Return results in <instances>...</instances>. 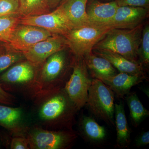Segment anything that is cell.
Segmentation results:
<instances>
[{"label":"cell","mask_w":149,"mask_h":149,"mask_svg":"<svg viewBox=\"0 0 149 149\" xmlns=\"http://www.w3.org/2000/svg\"><path fill=\"white\" fill-rule=\"evenodd\" d=\"M38 117L56 129L72 130L79 110L70 99L64 87L36 94Z\"/></svg>","instance_id":"1"},{"label":"cell","mask_w":149,"mask_h":149,"mask_svg":"<svg viewBox=\"0 0 149 149\" xmlns=\"http://www.w3.org/2000/svg\"><path fill=\"white\" fill-rule=\"evenodd\" d=\"M143 25L130 29H112L93 49L108 50L119 54L130 61L141 63L139 60Z\"/></svg>","instance_id":"2"},{"label":"cell","mask_w":149,"mask_h":149,"mask_svg":"<svg viewBox=\"0 0 149 149\" xmlns=\"http://www.w3.org/2000/svg\"><path fill=\"white\" fill-rule=\"evenodd\" d=\"M64 51L54 54L42 64V68L36 81L35 95L64 87L67 82L65 75L68 62Z\"/></svg>","instance_id":"3"},{"label":"cell","mask_w":149,"mask_h":149,"mask_svg":"<svg viewBox=\"0 0 149 149\" xmlns=\"http://www.w3.org/2000/svg\"><path fill=\"white\" fill-rule=\"evenodd\" d=\"M114 102L113 91L101 80L92 78L86 104L96 117L113 126H115Z\"/></svg>","instance_id":"4"},{"label":"cell","mask_w":149,"mask_h":149,"mask_svg":"<svg viewBox=\"0 0 149 149\" xmlns=\"http://www.w3.org/2000/svg\"><path fill=\"white\" fill-rule=\"evenodd\" d=\"M107 25L90 24L73 28L63 37L75 57H83L92 52L94 47L110 30Z\"/></svg>","instance_id":"5"},{"label":"cell","mask_w":149,"mask_h":149,"mask_svg":"<svg viewBox=\"0 0 149 149\" xmlns=\"http://www.w3.org/2000/svg\"><path fill=\"white\" fill-rule=\"evenodd\" d=\"M72 71L64 88L74 105L80 110L86 105L92 78L83 57H75Z\"/></svg>","instance_id":"6"},{"label":"cell","mask_w":149,"mask_h":149,"mask_svg":"<svg viewBox=\"0 0 149 149\" xmlns=\"http://www.w3.org/2000/svg\"><path fill=\"white\" fill-rule=\"evenodd\" d=\"M77 138L72 130H49L39 128L28 131L30 149H65L71 146Z\"/></svg>","instance_id":"7"},{"label":"cell","mask_w":149,"mask_h":149,"mask_svg":"<svg viewBox=\"0 0 149 149\" xmlns=\"http://www.w3.org/2000/svg\"><path fill=\"white\" fill-rule=\"evenodd\" d=\"M19 24L44 28L54 35L64 36L73 29L72 25L59 8L40 15L20 17Z\"/></svg>","instance_id":"8"},{"label":"cell","mask_w":149,"mask_h":149,"mask_svg":"<svg viewBox=\"0 0 149 149\" xmlns=\"http://www.w3.org/2000/svg\"><path fill=\"white\" fill-rule=\"evenodd\" d=\"M67 45L63 36L55 35L22 52L24 58L35 66L41 65L51 55L64 50Z\"/></svg>","instance_id":"9"},{"label":"cell","mask_w":149,"mask_h":149,"mask_svg":"<svg viewBox=\"0 0 149 149\" xmlns=\"http://www.w3.org/2000/svg\"><path fill=\"white\" fill-rule=\"evenodd\" d=\"M54 35L41 27L19 24L15 29L8 45L13 49L22 52Z\"/></svg>","instance_id":"10"},{"label":"cell","mask_w":149,"mask_h":149,"mask_svg":"<svg viewBox=\"0 0 149 149\" xmlns=\"http://www.w3.org/2000/svg\"><path fill=\"white\" fill-rule=\"evenodd\" d=\"M29 62H21L14 65L0 76V82L6 85L30 87L35 91L37 77L35 67Z\"/></svg>","instance_id":"11"},{"label":"cell","mask_w":149,"mask_h":149,"mask_svg":"<svg viewBox=\"0 0 149 149\" xmlns=\"http://www.w3.org/2000/svg\"><path fill=\"white\" fill-rule=\"evenodd\" d=\"M148 13V8H145L118 6L114 17L107 25L113 29H133L141 24Z\"/></svg>","instance_id":"12"},{"label":"cell","mask_w":149,"mask_h":149,"mask_svg":"<svg viewBox=\"0 0 149 149\" xmlns=\"http://www.w3.org/2000/svg\"><path fill=\"white\" fill-rule=\"evenodd\" d=\"M92 52L106 59L120 72L139 75L147 79L142 63L130 61L119 54L108 50L93 49Z\"/></svg>","instance_id":"13"},{"label":"cell","mask_w":149,"mask_h":149,"mask_svg":"<svg viewBox=\"0 0 149 149\" xmlns=\"http://www.w3.org/2000/svg\"><path fill=\"white\" fill-rule=\"evenodd\" d=\"M88 0H63L58 7L73 28L90 24L87 13Z\"/></svg>","instance_id":"14"},{"label":"cell","mask_w":149,"mask_h":149,"mask_svg":"<svg viewBox=\"0 0 149 149\" xmlns=\"http://www.w3.org/2000/svg\"><path fill=\"white\" fill-rule=\"evenodd\" d=\"M118 7L115 1L107 2L98 1H90L87 13L90 23L107 25L114 17Z\"/></svg>","instance_id":"15"},{"label":"cell","mask_w":149,"mask_h":149,"mask_svg":"<svg viewBox=\"0 0 149 149\" xmlns=\"http://www.w3.org/2000/svg\"><path fill=\"white\" fill-rule=\"evenodd\" d=\"M97 79L101 80L120 98L128 95L133 86L146 80L139 75L125 72H120L113 76Z\"/></svg>","instance_id":"16"},{"label":"cell","mask_w":149,"mask_h":149,"mask_svg":"<svg viewBox=\"0 0 149 149\" xmlns=\"http://www.w3.org/2000/svg\"><path fill=\"white\" fill-rule=\"evenodd\" d=\"M24 113L20 107H12L0 104V125L17 136L27 132L24 122Z\"/></svg>","instance_id":"17"},{"label":"cell","mask_w":149,"mask_h":149,"mask_svg":"<svg viewBox=\"0 0 149 149\" xmlns=\"http://www.w3.org/2000/svg\"><path fill=\"white\" fill-rule=\"evenodd\" d=\"M115 124L116 130V146L120 148L130 145V131L122 102L115 104Z\"/></svg>","instance_id":"18"},{"label":"cell","mask_w":149,"mask_h":149,"mask_svg":"<svg viewBox=\"0 0 149 149\" xmlns=\"http://www.w3.org/2000/svg\"><path fill=\"white\" fill-rule=\"evenodd\" d=\"M83 58L93 78L110 77L117 74L116 69L107 60L93 52L85 55Z\"/></svg>","instance_id":"19"},{"label":"cell","mask_w":149,"mask_h":149,"mask_svg":"<svg viewBox=\"0 0 149 149\" xmlns=\"http://www.w3.org/2000/svg\"><path fill=\"white\" fill-rule=\"evenodd\" d=\"M79 128L80 133L85 140L92 143L101 142L106 136L105 128L90 116H83L81 117Z\"/></svg>","instance_id":"20"},{"label":"cell","mask_w":149,"mask_h":149,"mask_svg":"<svg viewBox=\"0 0 149 149\" xmlns=\"http://www.w3.org/2000/svg\"><path fill=\"white\" fill-rule=\"evenodd\" d=\"M125 99L130 110L132 123L134 126L137 127L148 116L149 111L144 107L136 93H129Z\"/></svg>","instance_id":"21"},{"label":"cell","mask_w":149,"mask_h":149,"mask_svg":"<svg viewBox=\"0 0 149 149\" xmlns=\"http://www.w3.org/2000/svg\"><path fill=\"white\" fill-rule=\"evenodd\" d=\"M18 15L21 17L40 15L48 13L50 10L46 0H18Z\"/></svg>","instance_id":"22"},{"label":"cell","mask_w":149,"mask_h":149,"mask_svg":"<svg viewBox=\"0 0 149 149\" xmlns=\"http://www.w3.org/2000/svg\"><path fill=\"white\" fill-rule=\"evenodd\" d=\"M3 44L0 45V73L17 62L25 58L22 52L13 49L7 43Z\"/></svg>","instance_id":"23"},{"label":"cell","mask_w":149,"mask_h":149,"mask_svg":"<svg viewBox=\"0 0 149 149\" xmlns=\"http://www.w3.org/2000/svg\"><path fill=\"white\" fill-rule=\"evenodd\" d=\"M18 15L0 17V42L8 44L12 35L19 24Z\"/></svg>","instance_id":"24"},{"label":"cell","mask_w":149,"mask_h":149,"mask_svg":"<svg viewBox=\"0 0 149 149\" xmlns=\"http://www.w3.org/2000/svg\"><path fill=\"white\" fill-rule=\"evenodd\" d=\"M141 48L139 50V56L142 62L148 65L149 63V26L147 24L144 27L142 32V39L141 44Z\"/></svg>","instance_id":"25"},{"label":"cell","mask_w":149,"mask_h":149,"mask_svg":"<svg viewBox=\"0 0 149 149\" xmlns=\"http://www.w3.org/2000/svg\"><path fill=\"white\" fill-rule=\"evenodd\" d=\"M19 8L18 0H0V17L18 15Z\"/></svg>","instance_id":"26"},{"label":"cell","mask_w":149,"mask_h":149,"mask_svg":"<svg viewBox=\"0 0 149 149\" xmlns=\"http://www.w3.org/2000/svg\"><path fill=\"white\" fill-rule=\"evenodd\" d=\"M119 7H139L149 9V0H115Z\"/></svg>","instance_id":"27"},{"label":"cell","mask_w":149,"mask_h":149,"mask_svg":"<svg viewBox=\"0 0 149 149\" xmlns=\"http://www.w3.org/2000/svg\"><path fill=\"white\" fill-rule=\"evenodd\" d=\"M11 149H29V144L26 137L18 136L12 140L10 144Z\"/></svg>","instance_id":"28"},{"label":"cell","mask_w":149,"mask_h":149,"mask_svg":"<svg viewBox=\"0 0 149 149\" xmlns=\"http://www.w3.org/2000/svg\"><path fill=\"white\" fill-rule=\"evenodd\" d=\"M14 102V96L5 91L0 84V104L10 105L13 104Z\"/></svg>","instance_id":"29"},{"label":"cell","mask_w":149,"mask_h":149,"mask_svg":"<svg viewBox=\"0 0 149 149\" xmlns=\"http://www.w3.org/2000/svg\"><path fill=\"white\" fill-rule=\"evenodd\" d=\"M149 143V132H143L136 139L135 144L136 146L140 147L146 146Z\"/></svg>","instance_id":"30"},{"label":"cell","mask_w":149,"mask_h":149,"mask_svg":"<svg viewBox=\"0 0 149 149\" xmlns=\"http://www.w3.org/2000/svg\"><path fill=\"white\" fill-rule=\"evenodd\" d=\"M63 0H46V3L49 9H53L57 7Z\"/></svg>","instance_id":"31"},{"label":"cell","mask_w":149,"mask_h":149,"mask_svg":"<svg viewBox=\"0 0 149 149\" xmlns=\"http://www.w3.org/2000/svg\"><path fill=\"white\" fill-rule=\"evenodd\" d=\"M101 1V0H88V1ZM104 1H115V0H104Z\"/></svg>","instance_id":"32"}]
</instances>
